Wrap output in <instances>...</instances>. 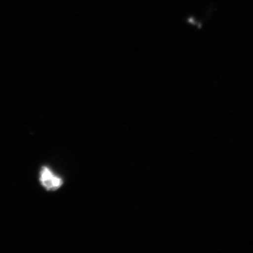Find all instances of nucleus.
Instances as JSON below:
<instances>
[{"label":"nucleus","instance_id":"nucleus-1","mask_svg":"<svg viewBox=\"0 0 253 253\" xmlns=\"http://www.w3.org/2000/svg\"><path fill=\"white\" fill-rule=\"evenodd\" d=\"M40 181L42 186L49 191H56L63 185V179L46 166L42 168L40 172Z\"/></svg>","mask_w":253,"mask_h":253}]
</instances>
